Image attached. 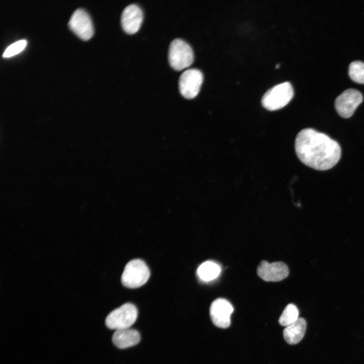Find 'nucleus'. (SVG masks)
Wrapping results in <instances>:
<instances>
[{
	"mask_svg": "<svg viewBox=\"0 0 364 364\" xmlns=\"http://www.w3.org/2000/svg\"><path fill=\"white\" fill-rule=\"evenodd\" d=\"M306 329V321L303 318H299L296 322L286 326L284 329V338L289 344H297L304 337Z\"/></svg>",
	"mask_w": 364,
	"mask_h": 364,
	"instance_id": "13",
	"label": "nucleus"
},
{
	"mask_svg": "<svg viewBox=\"0 0 364 364\" xmlns=\"http://www.w3.org/2000/svg\"><path fill=\"white\" fill-rule=\"evenodd\" d=\"M68 25L76 35L84 40L89 39L94 34L92 19L83 9H78L74 11L69 20Z\"/></svg>",
	"mask_w": 364,
	"mask_h": 364,
	"instance_id": "8",
	"label": "nucleus"
},
{
	"mask_svg": "<svg viewBox=\"0 0 364 364\" xmlns=\"http://www.w3.org/2000/svg\"><path fill=\"white\" fill-rule=\"evenodd\" d=\"M348 73L353 81L364 84V62L355 61L351 63L349 66Z\"/></svg>",
	"mask_w": 364,
	"mask_h": 364,
	"instance_id": "16",
	"label": "nucleus"
},
{
	"mask_svg": "<svg viewBox=\"0 0 364 364\" xmlns=\"http://www.w3.org/2000/svg\"><path fill=\"white\" fill-rule=\"evenodd\" d=\"M203 81V75L197 69H189L184 71L178 80L179 90L187 99L194 98L199 93Z\"/></svg>",
	"mask_w": 364,
	"mask_h": 364,
	"instance_id": "6",
	"label": "nucleus"
},
{
	"mask_svg": "<svg viewBox=\"0 0 364 364\" xmlns=\"http://www.w3.org/2000/svg\"><path fill=\"white\" fill-rule=\"evenodd\" d=\"M220 271V267L217 263L211 261H207L198 267L197 273L200 280L209 282L216 279Z\"/></svg>",
	"mask_w": 364,
	"mask_h": 364,
	"instance_id": "14",
	"label": "nucleus"
},
{
	"mask_svg": "<svg viewBox=\"0 0 364 364\" xmlns=\"http://www.w3.org/2000/svg\"><path fill=\"white\" fill-rule=\"evenodd\" d=\"M143 20V11L135 4H131L127 6L121 14L122 27L125 32L129 34H133L140 29Z\"/></svg>",
	"mask_w": 364,
	"mask_h": 364,
	"instance_id": "11",
	"label": "nucleus"
},
{
	"mask_svg": "<svg viewBox=\"0 0 364 364\" xmlns=\"http://www.w3.org/2000/svg\"><path fill=\"white\" fill-rule=\"evenodd\" d=\"M299 318V310L297 306L292 303L286 306L281 315L279 322L282 326H287Z\"/></svg>",
	"mask_w": 364,
	"mask_h": 364,
	"instance_id": "15",
	"label": "nucleus"
},
{
	"mask_svg": "<svg viewBox=\"0 0 364 364\" xmlns=\"http://www.w3.org/2000/svg\"><path fill=\"white\" fill-rule=\"evenodd\" d=\"M258 276L266 282H279L288 277L289 268L281 261L269 263L263 260L257 267Z\"/></svg>",
	"mask_w": 364,
	"mask_h": 364,
	"instance_id": "10",
	"label": "nucleus"
},
{
	"mask_svg": "<svg viewBox=\"0 0 364 364\" xmlns=\"http://www.w3.org/2000/svg\"><path fill=\"white\" fill-rule=\"evenodd\" d=\"M138 314L135 306L126 303L112 311L106 317L105 324L112 330L129 328L135 322Z\"/></svg>",
	"mask_w": 364,
	"mask_h": 364,
	"instance_id": "5",
	"label": "nucleus"
},
{
	"mask_svg": "<svg viewBox=\"0 0 364 364\" xmlns=\"http://www.w3.org/2000/svg\"><path fill=\"white\" fill-rule=\"evenodd\" d=\"M150 275L149 267L142 260L133 259L125 265L121 276L123 286L136 288L144 285Z\"/></svg>",
	"mask_w": 364,
	"mask_h": 364,
	"instance_id": "3",
	"label": "nucleus"
},
{
	"mask_svg": "<svg viewBox=\"0 0 364 364\" xmlns=\"http://www.w3.org/2000/svg\"><path fill=\"white\" fill-rule=\"evenodd\" d=\"M194 55L191 46L184 40L176 38L169 47L168 60L170 65L177 71L189 67L194 61Z\"/></svg>",
	"mask_w": 364,
	"mask_h": 364,
	"instance_id": "4",
	"label": "nucleus"
},
{
	"mask_svg": "<svg viewBox=\"0 0 364 364\" xmlns=\"http://www.w3.org/2000/svg\"><path fill=\"white\" fill-rule=\"evenodd\" d=\"M299 159L305 165L317 170L333 168L341 156L339 143L324 133L311 128L301 130L295 142Z\"/></svg>",
	"mask_w": 364,
	"mask_h": 364,
	"instance_id": "1",
	"label": "nucleus"
},
{
	"mask_svg": "<svg viewBox=\"0 0 364 364\" xmlns=\"http://www.w3.org/2000/svg\"><path fill=\"white\" fill-rule=\"evenodd\" d=\"M234 311L232 304L226 299L217 298L210 307V315L213 324L220 328H226L231 324V315Z\"/></svg>",
	"mask_w": 364,
	"mask_h": 364,
	"instance_id": "9",
	"label": "nucleus"
},
{
	"mask_svg": "<svg viewBox=\"0 0 364 364\" xmlns=\"http://www.w3.org/2000/svg\"><path fill=\"white\" fill-rule=\"evenodd\" d=\"M140 340L139 332L130 328L115 330L112 338L113 344L120 349L134 346L139 343Z\"/></svg>",
	"mask_w": 364,
	"mask_h": 364,
	"instance_id": "12",
	"label": "nucleus"
},
{
	"mask_svg": "<svg viewBox=\"0 0 364 364\" xmlns=\"http://www.w3.org/2000/svg\"><path fill=\"white\" fill-rule=\"evenodd\" d=\"M280 64H277L276 66V68H279L280 67Z\"/></svg>",
	"mask_w": 364,
	"mask_h": 364,
	"instance_id": "18",
	"label": "nucleus"
},
{
	"mask_svg": "<svg viewBox=\"0 0 364 364\" xmlns=\"http://www.w3.org/2000/svg\"><path fill=\"white\" fill-rule=\"evenodd\" d=\"M27 43L26 40L21 39L12 43L5 50L3 57L10 58L20 53L25 49Z\"/></svg>",
	"mask_w": 364,
	"mask_h": 364,
	"instance_id": "17",
	"label": "nucleus"
},
{
	"mask_svg": "<svg viewBox=\"0 0 364 364\" xmlns=\"http://www.w3.org/2000/svg\"><path fill=\"white\" fill-rule=\"evenodd\" d=\"M294 96L292 85L288 82L279 84L269 89L263 96L262 105L269 111L282 108L287 105Z\"/></svg>",
	"mask_w": 364,
	"mask_h": 364,
	"instance_id": "2",
	"label": "nucleus"
},
{
	"mask_svg": "<svg viewBox=\"0 0 364 364\" xmlns=\"http://www.w3.org/2000/svg\"><path fill=\"white\" fill-rule=\"evenodd\" d=\"M362 101V95L358 90L349 88L337 97L335 102V109L341 117L348 118L353 114Z\"/></svg>",
	"mask_w": 364,
	"mask_h": 364,
	"instance_id": "7",
	"label": "nucleus"
}]
</instances>
